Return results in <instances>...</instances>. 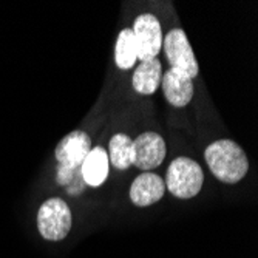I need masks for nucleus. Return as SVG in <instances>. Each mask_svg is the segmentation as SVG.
<instances>
[{
    "mask_svg": "<svg viewBox=\"0 0 258 258\" xmlns=\"http://www.w3.org/2000/svg\"><path fill=\"white\" fill-rule=\"evenodd\" d=\"M132 147L133 139L124 133H118L110 139V152L107 155L113 167L118 170H127L132 166Z\"/></svg>",
    "mask_w": 258,
    "mask_h": 258,
    "instance_id": "12",
    "label": "nucleus"
},
{
    "mask_svg": "<svg viewBox=\"0 0 258 258\" xmlns=\"http://www.w3.org/2000/svg\"><path fill=\"white\" fill-rule=\"evenodd\" d=\"M162 78V65L155 57L152 60L141 62L133 73V88L139 95L150 96L159 88Z\"/></svg>",
    "mask_w": 258,
    "mask_h": 258,
    "instance_id": "10",
    "label": "nucleus"
},
{
    "mask_svg": "<svg viewBox=\"0 0 258 258\" xmlns=\"http://www.w3.org/2000/svg\"><path fill=\"white\" fill-rule=\"evenodd\" d=\"M73 215L68 204L60 198L46 200L37 212V227L40 235L48 241H60L72 230Z\"/></svg>",
    "mask_w": 258,
    "mask_h": 258,
    "instance_id": "3",
    "label": "nucleus"
},
{
    "mask_svg": "<svg viewBox=\"0 0 258 258\" xmlns=\"http://www.w3.org/2000/svg\"><path fill=\"white\" fill-rule=\"evenodd\" d=\"M108 155L102 147L91 149L81 166L82 179L91 187H99L108 176Z\"/></svg>",
    "mask_w": 258,
    "mask_h": 258,
    "instance_id": "11",
    "label": "nucleus"
},
{
    "mask_svg": "<svg viewBox=\"0 0 258 258\" xmlns=\"http://www.w3.org/2000/svg\"><path fill=\"white\" fill-rule=\"evenodd\" d=\"M166 189L176 198L189 200L200 194L204 173L201 166L187 156H179L172 161L166 173Z\"/></svg>",
    "mask_w": 258,
    "mask_h": 258,
    "instance_id": "2",
    "label": "nucleus"
},
{
    "mask_svg": "<svg viewBox=\"0 0 258 258\" xmlns=\"http://www.w3.org/2000/svg\"><path fill=\"white\" fill-rule=\"evenodd\" d=\"M164 194H166V182L159 175L150 172L135 178L130 187V200L138 207H147L158 203L162 200Z\"/></svg>",
    "mask_w": 258,
    "mask_h": 258,
    "instance_id": "8",
    "label": "nucleus"
},
{
    "mask_svg": "<svg viewBox=\"0 0 258 258\" xmlns=\"http://www.w3.org/2000/svg\"><path fill=\"white\" fill-rule=\"evenodd\" d=\"M91 152V139L82 130H75L63 136L54 150L60 166L68 169H79Z\"/></svg>",
    "mask_w": 258,
    "mask_h": 258,
    "instance_id": "7",
    "label": "nucleus"
},
{
    "mask_svg": "<svg viewBox=\"0 0 258 258\" xmlns=\"http://www.w3.org/2000/svg\"><path fill=\"white\" fill-rule=\"evenodd\" d=\"M166 158V141L155 132H144L133 139L132 166L150 172L159 167Z\"/></svg>",
    "mask_w": 258,
    "mask_h": 258,
    "instance_id": "6",
    "label": "nucleus"
},
{
    "mask_svg": "<svg viewBox=\"0 0 258 258\" xmlns=\"http://www.w3.org/2000/svg\"><path fill=\"white\" fill-rule=\"evenodd\" d=\"M161 85L164 96H166L167 102L173 107H185L194 98V81L185 78L173 70H167L161 78Z\"/></svg>",
    "mask_w": 258,
    "mask_h": 258,
    "instance_id": "9",
    "label": "nucleus"
},
{
    "mask_svg": "<svg viewBox=\"0 0 258 258\" xmlns=\"http://www.w3.org/2000/svg\"><path fill=\"white\" fill-rule=\"evenodd\" d=\"M132 31L136 40L138 59L141 62L155 59L162 46V30L158 17L153 14L138 16Z\"/></svg>",
    "mask_w": 258,
    "mask_h": 258,
    "instance_id": "5",
    "label": "nucleus"
},
{
    "mask_svg": "<svg viewBox=\"0 0 258 258\" xmlns=\"http://www.w3.org/2000/svg\"><path fill=\"white\" fill-rule=\"evenodd\" d=\"M204 159L217 179L226 184L240 182L249 172V159L244 150L230 139H220L204 152Z\"/></svg>",
    "mask_w": 258,
    "mask_h": 258,
    "instance_id": "1",
    "label": "nucleus"
},
{
    "mask_svg": "<svg viewBox=\"0 0 258 258\" xmlns=\"http://www.w3.org/2000/svg\"><path fill=\"white\" fill-rule=\"evenodd\" d=\"M138 59L136 51V40L133 36L132 28H125L119 33L118 40H116L114 48V60L121 70H128L135 65Z\"/></svg>",
    "mask_w": 258,
    "mask_h": 258,
    "instance_id": "13",
    "label": "nucleus"
},
{
    "mask_svg": "<svg viewBox=\"0 0 258 258\" xmlns=\"http://www.w3.org/2000/svg\"><path fill=\"white\" fill-rule=\"evenodd\" d=\"M78 169H68V167H63V166H59V170H57V184L60 185H67L70 184L73 179H75V175H76Z\"/></svg>",
    "mask_w": 258,
    "mask_h": 258,
    "instance_id": "14",
    "label": "nucleus"
},
{
    "mask_svg": "<svg viewBox=\"0 0 258 258\" xmlns=\"http://www.w3.org/2000/svg\"><path fill=\"white\" fill-rule=\"evenodd\" d=\"M164 53L167 56V60L170 63V70L173 72L194 79L200 73V67L195 59L194 50L187 40V36L182 30L175 28L170 30L162 40Z\"/></svg>",
    "mask_w": 258,
    "mask_h": 258,
    "instance_id": "4",
    "label": "nucleus"
}]
</instances>
